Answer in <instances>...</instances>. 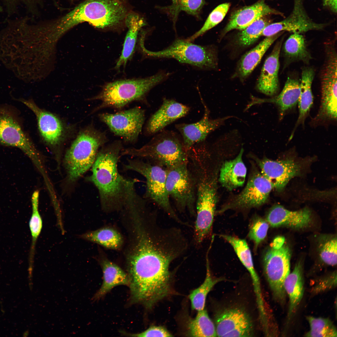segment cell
Here are the masks:
<instances>
[{
  "instance_id": "obj_15",
  "label": "cell",
  "mask_w": 337,
  "mask_h": 337,
  "mask_svg": "<svg viewBox=\"0 0 337 337\" xmlns=\"http://www.w3.org/2000/svg\"><path fill=\"white\" fill-rule=\"evenodd\" d=\"M303 2V0H294L293 8L290 15L281 21L267 25L261 35L269 37L284 31L300 34L323 29L325 25L313 21L307 14Z\"/></svg>"
},
{
  "instance_id": "obj_41",
  "label": "cell",
  "mask_w": 337,
  "mask_h": 337,
  "mask_svg": "<svg viewBox=\"0 0 337 337\" xmlns=\"http://www.w3.org/2000/svg\"><path fill=\"white\" fill-rule=\"evenodd\" d=\"M337 238L334 237L326 240L320 247V255L326 264L335 266L337 264Z\"/></svg>"
},
{
  "instance_id": "obj_33",
  "label": "cell",
  "mask_w": 337,
  "mask_h": 337,
  "mask_svg": "<svg viewBox=\"0 0 337 337\" xmlns=\"http://www.w3.org/2000/svg\"><path fill=\"white\" fill-rule=\"evenodd\" d=\"M220 236L232 247L240 261L249 272L253 284H258L259 278L254 268L251 253L246 241L230 235H221Z\"/></svg>"
},
{
  "instance_id": "obj_9",
  "label": "cell",
  "mask_w": 337,
  "mask_h": 337,
  "mask_svg": "<svg viewBox=\"0 0 337 337\" xmlns=\"http://www.w3.org/2000/svg\"><path fill=\"white\" fill-rule=\"evenodd\" d=\"M166 169V187L169 198L179 211L187 210L196 216L195 185L188 162Z\"/></svg>"
},
{
  "instance_id": "obj_22",
  "label": "cell",
  "mask_w": 337,
  "mask_h": 337,
  "mask_svg": "<svg viewBox=\"0 0 337 337\" xmlns=\"http://www.w3.org/2000/svg\"><path fill=\"white\" fill-rule=\"evenodd\" d=\"M266 221L274 227L286 226L295 229L307 227L312 220L311 213L307 208L291 211L280 205H276L270 210Z\"/></svg>"
},
{
  "instance_id": "obj_38",
  "label": "cell",
  "mask_w": 337,
  "mask_h": 337,
  "mask_svg": "<svg viewBox=\"0 0 337 337\" xmlns=\"http://www.w3.org/2000/svg\"><path fill=\"white\" fill-rule=\"evenodd\" d=\"M269 23L268 21L261 18L256 21L239 33L236 42L242 47H247L255 42L261 36L264 28Z\"/></svg>"
},
{
  "instance_id": "obj_20",
  "label": "cell",
  "mask_w": 337,
  "mask_h": 337,
  "mask_svg": "<svg viewBox=\"0 0 337 337\" xmlns=\"http://www.w3.org/2000/svg\"><path fill=\"white\" fill-rule=\"evenodd\" d=\"M300 94V81L297 79L288 77L278 95L269 99L260 98L252 95L250 104L252 106L265 103L275 104L278 107L279 119L281 120L288 112L295 107L298 103Z\"/></svg>"
},
{
  "instance_id": "obj_43",
  "label": "cell",
  "mask_w": 337,
  "mask_h": 337,
  "mask_svg": "<svg viewBox=\"0 0 337 337\" xmlns=\"http://www.w3.org/2000/svg\"><path fill=\"white\" fill-rule=\"evenodd\" d=\"M133 337H170L173 335L165 328L161 326H152L145 331L136 334H124Z\"/></svg>"
},
{
  "instance_id": "obj_14",
  "label": "cell",
  "mask_w": 337,
  "mask_h": 337,
  "mask_svg": "<svg viewBox=\"0 0 337 337\" xmlns=\"http://www.w3.org/2000/svg\"><path fill=\"white\" fill-rule=\"evenodd\" d=\"M273 186L258 171L251 175L242 191L219 212L231 208H247L260 206L266 202Z\"/></svg>"
},
{
  "instance_id": "obj_13",
  "label": "cell",
  "mask_w": 337,
  "mask_h": 337,
  "mask_svg": "<svg viewBox=\"0 0 337 337\" xmlns=\"http://www.w3.org/2000/svg\"><path fill=\"white\" fill-rule=\"evenodd\" d=\"M214 323L217 336L251 337L253 335L250 318L239 308H228L218 311L215 315Z\"/></svg>"
},
{
  "instance_id": "obj_39",
  "label": "cell",
  "mask_w": 337,
  "mask_h": 337,
  "mask_svg": "<svg viewBox=\"0 0 337 337\" xmlns=\"http://www.w3.org/2000/svg\"><path fill=\"white\" fill-rule=\"evenodd\" d=\"M230 6L229 3H225L217 6L210 14L202 27L193 35L186 39L188 41L192 42L218 24L225 17Z\"/></svg>"
},
{
  "instance_id": "obj_28",
  "label": "cell",
  "mask_w": 337,
  "mask_h": 337,
  "mask_svg": "<svg viewBox=\"0 0 337 337\" xmlns=\"http://www.w3.org/2000/svg\"><path fill=\"white\" fill-rule=\"evenodd\" d=\"M282 32L266 37L242 56L239 63L237 70L238 75L240 78L244 79L251 74L259 63L267 49Z\"/></svg>"
},
{
  "instance_id": "obj_35",
  "label": "cell",
  "mask_w": 337,
  "mask_h": 337,
  "mask_svg": "<svg viewBox=\"0 0 337 337\" xmlns=\"http://www.w3.org/2000/svg\"><path fill=\"white\" fill-rule=\"evenodd\" d=\"M39 192L34 191L32 198V212L29 222V227L32 237V242L29 255V266L33 267L36 245L42 227V220L39 211Z\"/></svg>"
},
{
  "instance_id": "obj_11",
  "label": "cell",
  "mask_w": 337,
  "mask_h": 337,
  "mask_svg": "<svg viewBox=\"0 0 337 337\" xmlns=\"http://www.w3.org/2000/svg\"><path fill=\"white\" fill-rule=\"evenodd\" d=\"M99 116L113 133L129 143L137 140L145 119L144 110L139 107L114 114L101 113Z\"/></svg>"
},
{
  "instance_id": "obj_27",
  "label": "cell",
  "mask_w": 337,
  "mask_h": 337,
  "mask_svg": "<svg viewBox=\"0 0 337 337\" xmlns=\"http://www.w3.org/2000/svg\"><path fill=\"white\" fill-rule=\"evenodd\" d=\"M125 22L128 28L122 53L115 67L117 69L125 66L134 51L137 36L141 28L145 25L144 19L135 12H129Z\"/></svg>"
},
{
  "instance_id": "obj_23",
  "label": "cell",
  "mask_w": 337,
  "mask_h": 337,
  "mask_svg": "<svg viewBox=\"0 0 337 337\" xmlns=\"http://www.w3.org/2000/svg\"><path fill=\"white\" fill-rule=\"evenodd\" d=\"M271 14L282 15L266 4L263 0L235 11L223 31V35L234 29L242 30L258 19Z\"/></svg>"
},
{
  "instance_id": "obj_2",
  "label": "cell",
  "mask_w": 337,
  "mask_h": 337,
  "mask_svg": "<svg viewBox=\"0 0 337 337\" xmlns=\"http://www.w3.org/2000/svg\"><path fill=\"white\" fill-rule=\"evenodd\" d=\"M123 149L119 140L104 145L99 150L91 167L89 180L97 188L105 211L122 209L129 190L139 181L126 178L119 172L118 163Z\"/></svg>"
},
{
  "instance_id": "obj_6",
  "label": "cell",
  "mask_w": 337,
  "mask_h": 337,
  "mask_svg": "<svg viewBox=\"0 0 337 337\" xmlns=\"http://www.w3.org/2000/svg\"><path fill=\"white\" fill-rule=\"evenodd\" d=\"M123 168L136 172L145 178L146 180L145 198L155 203L178 222L187 225L179 218L170 203L166 187V168L138 158L128 159L127 163L123 165Z\"/></svg>"
},
{
  "instance_id": "obj_3",
  "label": "cell",
  "mask_w": 337,
  "mask_h": 337,
  "mask_svg": "<svg viewBox=\"0 0 337 337\" xmlns=\"http://www.w3.org/2000/svg\"><path fill=\"white\" fill-rule=\"evenodd\" d=\"M160 132L141 147L123 149L121 155L141 159L166 169L187 162V151L181 136L172 131Z\"/></svg>"
},
{
  "instance_id": "obj_36",
  "label": "cell",
  "mask_w": 337,
  "mask_h": 337,
  "mask_svg": "<svg viewBox=\"0 0 337 337\" xmlns=\"http://www.w3.org/2000/svg\"><path fill=\"white\" fill-rule=\"evenodd\" d=\"M188 327L190 336H217L214 323L205 309L198 311L195 317L188 323Z\"/></svg>"
},
{
  "instance_id": "obj_12",
  "label": "cell",
  "mask_w": 337,
  "mask_h": 337,
  "mask_svg": "<svg viewBox=\"0 0 337 337\" xmlns=\"http://www.w3.org/2000/svg\"><path fill=\"white\" fill-rule=\"evenodd\" d=\"M89 23L99 28L114 27L125 22L128 13L123 0H86Z\"/></svg>"
},
{
  "instance_id": "obj_31",
  "label": "cell",
  "mask_w": 337,
  "mask_h": 337,
  "mask_svg": "<svg viewBox=\"0 0 337 337\" xmlns=\"http://www.w3.org/2000/svg\"><path fill=\"white\" fill-rule=\"evenodd\" d=\"M172 1L170 5L158 7V8L169 16L174 27L181 11L200 19V13L205 3V0H172Z\"/></svg>"
},
{
  "instance_id": "obj_44",
  "label": "cell",
  "mask_w": 337,
  "mask_h": 337,
  "mask_svg": "<svg viewBox=\"0 0 337 337\" xmlns=\"http://www.w3.org/2000/svg\"><path fill=\"white\" fill-rule=\"evenodd\" d=\"M337 0H323V5L335 13L337 12Z\"/></svg>"
},
{
  "instance_id": "obj_37",
  "label": "cell",
  "mask_w": 337,
  "mask_h": 337,
  "mask_svg": "<svg viewBox=\"0 0 337 337\" xmlns=\"http://www.w3.org/2000/svg\"><path fill=\"white\" fill-rule=\"evenodd\" d=\"M310 326L309 330L305 336L310 337H336L337 329L332 321L328 318L306 317Z\"/></svg>"
},
{
  "instance_id": "obj_7",
  "label": "cell",
  "mask_w": 337,
  "mask_h": 337,
  "mask_svg": "<svg viewBox=\"0 0 337 337\" xmlns=\"http://www.w3.org/2000/svg\"><path fill=\"white\" fill-rule=\"evenodd\" d=\"M284 242L283 237L276 238L263 260L265 276L273 297L281 305L285 304L286 296L284 282L290 272L291 252Z\"/></svg>"
},
{
  "instance_id": "obj_26",
  "label": "cell",
  "mask_w": 337,
  "mask_h": 337,
  "mask_svg": "<svg viewBox=\"0 0 337 337\" xmlns=\"http://www.w3.org/2000/svg\"><path fill=\"white\" fill-rule=\"evenodd\" d=\"M314 76V71L312 68L305 67L302 69L300 81V94L298 103L299 114L289 140L292 139L297 127L301 124L304 125L312 106L313 97L311 86Z\"/></svg>"
},
{
  "instance_id": "obj_8",
  "label": "cell",
  "mask_w": 337,
  "mask_h": 337,
  "mask_svg": "<svg viewBox=\"0 0 337 337\" xmlns=\"http://www.w3.org/2000/svg\"><path fill=\"white\" fill-rule=\"evenodd\" d=\"M144 42H140L141 47L143 52L148 56L173 58L181 63L202 69H214L217 66L216 51L212 46L198 45L186 39L177 38L166 48L153 51L147 50Z\"/></svg>"
},
{
  "instance_id": "obj_10",
  "label": "cell",
  "mask_w": 337,
  "mask_h": 337,
  "mask_svg": "<svg viewBox=\"0 0 337 337\" xmlns=\"http://www.w3.org/2000/svg\"><path fill=\"white\" fill-rule=\"evenodd\" d=\"M0 144L19 149L37 166L40 155L17 118L7 108L0 107Z\"/></svg>"
},
{
  "instance_id": "obj_16",
  "label": "cell",
  "mask_w": 337,
  "mask_h": 337,
  "mask_svg": "<svg viewBox=\"0 0 337 337\" xmlns=\"http://www.w3.org/2000/svg\"><path fill=\"white\" fill-rule=\"evenodd\" d=\"M18 100L30 109L35 115L40 135L46 144L55 146L63 142L66 137V128L58 117L40 108L32 100L20 98Z\"/></svg>"
},
{
  "instance_id": "obj_29",
  "label": "cell",
  "mask_w": 337,
  "mask_h": 337,
  "mask_svg": "<svg viewBox=\"0 0 337 337\" xmlns=\"http://www.w3.org/2000/svg\"><path fill=\"white\" fill-rule=\"evenodd\" d=\"M103 273V283L94 298L100 299L105 295L114 287L119 285L129 286V279L128 275L120 267L107 260L102 262Z\"/></svg>"
},
{
  "instance_id": "obj_4",
  "label": "cell",
  "mask_w": 337,
  "mask_h": 337,
  "mask_svg": "<svg viewBox=\"0 0 337 337\" xmlns=\"http://www.w3.org/2000/svg\"><path fill=\"white\" fill-rule=\"evenodd\" d=\"M168 75L164 72H159L147 78L107 83L99 94L90 99L100 102L95 110L108 107L120 109L132 102L144 100L150 90L164 80Z\"/></svg>"
},
{
  "instance_id": "obj_1",
  "label": "cell",
  "mask_w": 337,
  "mask_h": 337,
  "mask_svg": "<svg viewBox=\"0 0 337 337\" xmlns=\"http://www.w3.org/2000/svg\"><path fill=\"white\" fill-rule=\"evenodd\" d=\"M136 237L127 261L131 299L150 308L171 293L170 266L183 252L164 234L142 232Z\"/></svg>"
},
{
  "instance_id": "obj_18",
  "label": "cell",
  "mask_w": 337,
  "mask_h": 337,
  "mask_svg": "<svg viewBox=\"0 0 337 337\" xmlns=\"http://www.w3.org/2000/svg\"><path fill=\"white\" fill-rule=\"evenodd\" d=\"M257 160L261 173L278 191H282L292 178L300 173V165L292 159Z\"/></svg>"
},
{
  "instance_id": "obj_17",
  "label": "cell",
  "mask_w": 337,
  "mask_h": 337,
  "mask_svg": "<svg viewBox=\"0 0 337 337\" xmlns=\"http://www.w3.org/2000/svg\"><path fill=\"white\" fill-rule=\"evenodd\" d=\"M203 103L204 113L199 121L191 124L181 123L176 125L175 128L180 132L183 145L187 151L194 145L204 141L208 135L232 116L211 119L209 118V111Z\"/></svg>"
},
{
  "instance_id": "obj_45",
  "label": "cell",
  "mask_w": 337,
  "mask_h": 337,
  "mask_svg": "<svg viewBox=\"0 0 337 337\" xmlns=\"http://www.w3.org/2000/svg\"><path fill=\"white\" fill-rule=\"evenodd\" d=\"M11 0V1H15H15H17H17H20V2L21 1V2H28V1H31V0Z\"/></svg>"
},
{
  "instance_id": "obj_19",
  "label": "cell",
  "mask_w": 337,
  "mask_h": 337,
  "mask_svg": "<svg viewBox=\"0 0 337 337\" xmlns=\"http://www.w3.org/2000/svg\"><path fill=\"white\" fill-rule=\"evenodd\" d=\"M189 110V107L185 105L164 98L160 108L148 121L146 134L150 135L162 130L166 126L185 116Z\"/></svg>"
},
{
  "instance_id": "obj_46",
  "label": "cell",
  "mask_w": 337,
  "mask_h": 337,
  "mask_svg": "<svg viewBox=\"0 0 337 337\" xmlns=\"http://www.w3.org/2000/svg\"><path fill=\"white\" fill-rule=\"evenodd\" d=\"M2 7L0 5V12H2Z\"/></svg>"
},
{
  "instance_id": "obj_32",
  "label": "cell",
  "mask_w": 337,
  "mask_h": 337,
  "mask_svg": "<svg viewBox=\"0 0 337 337\" xmlns=\"http://www.w3.org/2000/svg\"><path fill=\"white\" fill-rule=\"evenodd\" d=\"M79 237L113 249L120 248L123 242L120 233L116 230L108 227L87 232L80 235Z\"/></svg>"
},
{
  "instance_id": "obj_42",
  "label": "cell",
  "mask_w": 337,
  "mask_h": 337,
  "mask_svg": "<svg viewBox=\"0 0 337 337\" xmlns=\"http://www.w3.org/2000/svg\"><path fill=\"white\" fill-rule=\"evenodd\" d=\"M336 285V273L334 272L318 279L313 286L311 291L313 294H318L335 288Z\"/></svg>"
},
{
  "instance_id": "obj_40",
  "label": "cell",
  "mask_w": 337,
  "mask_h": 337,
  "mask_svg": "<svg viewBox=\"0 0 337 337\" xmlns=\"http://www.w3.org/2000/svg\"><path fill=\"white\" fill-rule=\"evenodd\" d=\"M269 228V223L263 218L255 217L250 225L249 238L254 243L256 249L266 238Z\"/></svg>"
},
{
  "instance_id": "obj_34",
  "label": "cell",
  "mask_w": 337,
  "mask_h": 337,
  "mask_svg": "<svg viewBox=\"0 0 337 337\" xmlns=\"http://www.w3.org/2000/svg\"><path fill=\"white\" fill-rule=\"evenodd\" d=\"M283 50L286 56L291 60L307 63L311 58L305 38L300 33H293L285 42Z\"/></svg>"
},
{
  "instance_id": "obj_25",
  "label": "cell",
  "mask_w": 337,
  "mask_h": 337,
  "mask_svg": "<svg viewBox=\"0 0 337 337\" xmlns=\"http://www.w3.org/2000/svg\"><path fill=\"white\" fill-rule=\"evenodd\" d=\"M243 152L242 148L235 158L225 161L221 168L219 181L229 190L242 186L245 181L247 168L242 159Z\"/></svg>"
},
{
  "instance_id": "obj_21",
  "label": "cell",
  "mask_w": 337,
  "mask_h": 337,
  "mask_svg": "<svg viewBox=\"0 0 337 337\" xmlns=\"http://www.w3.org/2000/svg\"><path fill=\"white\" fill-rule=\"evenodd\" d=\"M282 41H279L276 44L266 60L257 82V89L269 96L276 95L279 89V58Z\"/></svg>"
},
{
  "instance_id": "obj_24",
  "label": "cell",
  "mask_w": 337,
  "mask_h": 337,
  "mask_svg": "<svg viewBox=\"0 0 337 337\" xmlns=\"http://www.w3.org/2000/svg\"><path fill=\"white\" fill-rule=\"evenodd\" d=\"M304 280L302 262L295 264L285 281L284 287L289 299V305L286 325L290 324L303 298L304 291Z\"/></svg>"
},
{
  "instance_id": "obj_5",
  "label": "cell",
  "mask_w": 337,
  "mask_h": 337,
  "mask_svg": "<svg viewBox=\"0 0 337 337\" xmlns=\"http://www.w3.org/2000/svg\"><path fill=\"white\" fill-rule=\"evenodd\" d=\"M107 140L105 132L92 126L86 127L80 131L64 158L70 181L76 180L91 167L99 150Z\"/></svg>"
},
{
  "instance_id": "obj_30",
  "label": "cell",
  "mask_w": 337,
  "mask_h": 337,
  "mask_svg": "<svg viewBox=\"0 0 337 337\" xmlns=\"http://www.w3.org/2000/svg\"><path fill=\"white\" fill-rule=\"evenodd\" d=\"M210 249L209 247L206 254V273L204 281L198 287L193 290L189 296L192 309L197 311L205 309L207 296L214 286L218 282L225 280L224 278H215L211 275L208 258V253Z\"/></svg>"
}]
</instances>
